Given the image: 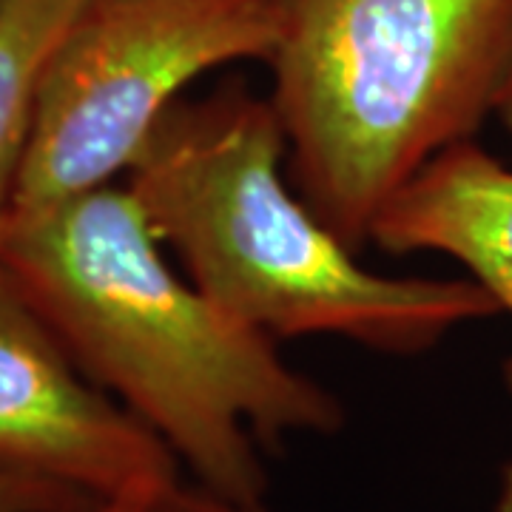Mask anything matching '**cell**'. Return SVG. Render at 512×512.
<instances>
[{
  "label": "cell",
  "instance_id": "1",
  "mask_svg": "<svg viewBox=\"0 0 512 512\" xmlns=\"http://www.w3.org/2000/svg\"><path fill=\"white\" fill-rule=\"evenodd\" d=\"M128 188H94L12 222L0 265L77 367L168 444L194 484L262 501V447L333 436L345 407L276 339L171 271Z\"/></svg>",
  "mask_w": 512,
  "mask_h": 512
},
{
  "label": "cell",
  "instance_id": "2",
  "mask_svg": "<svg viewBox=\"0 0 512 512\" xmlns=\"http://www.w3.org/2000/svg\"><path fill=\"white\" fill-rule=\"evenodd\" d=\"M128 171L151 234L188 279L271 339L339 336L421 356L458 325L501 313L476 279L365 268L296 194L285 128L239 80L177 100Z\"/></svg>",
  "mask_w": 512,
  "mask_h": 512
},
{
  "label": "cell",
  "instance_id": "3",
  "mask_svg": "<svg viewBox=\"0 0 512 512\" xmlns=\"http://www.w3.org/2000/svg\"><path fill=\"white\" fill-rule=\"evenodd\" d=\"M265 63L288 180L359 251L424 165L495 117L512 0H291Z\"/></svg>",
  "mask_w": 512,
  "mask_h": 512
},
{
  "label": "cell",
  "instance_id": "4",
  "mask_svg": "<svg viewBox=\"0 0 512 512\" xmlns=\"http://www.w3.org/2000/svg\"><path fill=\"white\" fill-rule=\"evenodd\" d=\"M291 0H86L35 97L12 222L128 171L188 83L268 60Z\"/></svg>",
  "mask_w": 512,
  "mask_h": 512
},
{
  "label": "cell",
  "instance_id": "5",
  "mask_svg": "<svg viewBox=\"0 0 512 512\" xmlns=\"http://www.w3.org/2000/svg\"><path fill=\"white\" fill-rule=\"evenodd\" d=\"M157 433L111 402L0 265V473L109 501L180 484Z\"/></svg>",
  "mask_w": 512,
  "mask_h": 512
},
{
  "label": "cell",
  "instance_id": "6",
  "mask_svg": "<svg viewBox=\"0 0 512 512\" xmlns=\"http://www.w3.org/2000/svg\"><path fill=\"white\" fill-rule=\"evenodd\" d=\"M370 242L384 254L453 256L512 316V168L476 140L424 165L384 205ZM504 382L512 396V356Z\"/></svg>",
  "mask_w": 512,
  "mask_h": 512
},
{
  "label": "cell",
  "instance_id": "7",
  "mask_svg": "<svg viewBox=\"0 0 512 512\" xmlns=\"http://www.w3.org/2000/svg\"><path fill=\"white\" fill-rule=\"evenodd\" d=\"M86 0H0V245L9 231L43 69Z\"/></svg>",
  "mask_w": 512,
  "mask_h": 512
},
{
  "label": "cell",
  "instance_id": "8",
  "mask_svg": "<svg viewBox=\"0 0 512 512\" xmlns=\"http://www.w3.org/2000/svg\"><path fill=\"white\" fill-rule=\"evenodd\" d=\"M100 504L57 481L0 473V512H94Z\"/></svg>",
  "mask_w": 512,
  "mask_h": 512
},
{
  "label": "cell",
  "instance_id": "9",
  "mask_svg": "<svg viewBox=\"0 0 512 512\" xmlns=\"http://www.w3.org/2000/svg\"><path fill=\"white\" fill-rule=\"evenodd\" d=\"M148 512H274L265 507L262 501H234L225 495L211 493L200 484H174L165 493H160L151 504Z\"/></svg>",
  "mask_w": 512,
  "mask_h": 512
},
{
  "label": "cell",
  "instance_id": "10",
  "mask_svg": "<svg viewBox=\"0 0 512 512\" xmlns=\"http://www.w3.org/2000/svg\"><path fill=\"white\" fill-rule=\"evenodd\" d=\"M165 493V490H163ZM160 493H126L103 501L94 512H148V504Z\"/></svg>",
  "mask_w": 512,
  "mask_h": 512
},
{
  "label": "cell",
  "instance_id": "11",
  "mask_svg": "<svg viewBox=\"0 0 512 512\" xmlns=\"http://www.w3.org/2000/svg\"><path fill=\"white\" fill-rule=\"evenodd\" d=\"M495 512H512V461L501 470L498 481V498H495Z\"/></svg>",
  "mask_w": 512,
  "mask_h": 512
},
{
  "label": "cell",
  "instance_id": "12",
  "mask_svg": "<svg viewBox=\"0 0 512 512\" xmlns=\"http://www.w3.org/2000/svg\"><path fill=\"white\" fill-rule=\"evenodd\" d=\"M495 117L501 120L504 131L512 137V77H510V83H507V89H504V94H501V100H498V111H495Z\"/></svg>",
  "mask_w": 512,
  "mask_h": 512
}]
</instances>
